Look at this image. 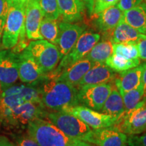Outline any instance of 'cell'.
I'll use <instances>...</instances> for the list:
<instances>
[{
  "label": "cell",
  "mask_w": 146,
  "mask_h": 146,
  "mask_svg": "<svg viewBox=\"0 0 146 146\" xmlns=\"http://www.w3.org/2000/svg\"><path fill=\"white\" fill-rule=\"evenodd\" d=\"M37 86L42 105L50 112H66L80 104L78 89L70 84L47 75Z\"/></svg>",
  "instance_id": "6da1fadb"
},
{
  "label": "cell",
  "mask_w": 146,
  "mask_h": 146,
  "mask_svg": "<svg viewBox=\"0 0 146 146\" xmlns=\"http://www.w3.org/2000/svg\"><path fill=\"white\" fill-rule=\"evenodd\" d=\"M8 12L1 39L5 50L14 48L18 43L20 35L25 31V10L27 0H7Z\"/></svg>",
  "instance_id": "7a4b0ae2"
},
{
  "label": "cell",
  "mask_w": 146,
  "mask_h": 146,
  "mask_svg": "<svg viewBox=\"0 0 146 146\" xmlns=\"http://www.w3.org/2000/svg\"><path fill=\"white\" fill-rule=\"evenodd\" d=\"M26 102L40 103L41 97L36 85H14L0 94V121L14 108Z\"/></svg>",
  "instance_id": "3957f363"
},
{
  "label": "cell",
  "mask_w": 146,
  "mask_h": 146,
  "mask_svg": "<svg viewBox=\"0 0 146 146\" xmlns=\"http://www.w3.org/2000/svg\"><path fill=\"white\" fill-rule=\"evenodd\" d=\"M27 134L39 146H72V139L54 124L44 118H36L29 123Z\"/></svg>",
  "instance_id": "277c9868"
},
{
  "label": "cell",
  "mask_w": 146,
  "mask_h": 146,
  "mask_svg": "<svg viewBox=\"0 0 146 146\" xmlns=\"http://www.w3.org/2000/svg\"><path fill=\"white\" fill-rule=\"evenodd\" d=\"M47 112L42 104L26 102L14 108L1 120V125L2 124L10 130L23 129L36 118H45Z\"/></svg>",
  "instance_id": "5b68a950"
},
{
  "label": "cell",
  "mask_w": 146,
  "mask_h": 146,
  "mask_svg": "<svg viewBox=\"0 0 146 146\" xmlns=\"http://www.w3.org/2000/svg\"><path fill=\"white\" fill-rule=\"evenodd\" d=\"M26 48L45 74L52 72L62 59L58 47L47 40H33Z\"/></svg>",
  "instance_id": "8992f818"
},
{
  "label": "cell",
  "mask_w": 146,
  "mask_h": 146,
  "mask_svg": "<svg viewBox=\"0 0 146 146\" xmlns=\"http://www.w3.org/2000/svg\"><path fill=\"white\" fill-rule=\"evenodd\" d=\"M100 39V34L88 31H84L68 54L62 58L57 68L48 73L47 76L57 78L64 69L85 57Z\"/></svg>",
  "instance_id": "52a82bcc"
},
{
  "label": "cell",
  "mask_w": 146,
  "mask_h": 146,
  "mask_svg": "<svg viewBox=\"0 0 146 146\" xmlns=\"http://www.w3.org/2000/svg\"><path fill=\"white\" fill-rule=\"evenodd\" d=\"M45 118L70 139L83 140L92 130L79 118L66 112H47Z\"/></svg>",
  "instance_id": "ba28073f"
},
{
  "label": "cell",
  "mask_w": 146,
  "mask_h": 146,
  "mask_svg": "<svg viewBox=\"0 0 146 146\" xmlns=\"http://www.w3.org/2000/svg\"><path fill=\"white\" fill-rule=\"evenodd\" d=\"M111 127L129 135L145 131L146 99H143L133 109L125 111Z\"/></svg>",
  "instance_id": "9c48e42d"
},
{
  "label": "cell",
  "mask_w": 146,
  "mask_h": 146,
  "mask_svg": "<svg viewBox=\"0 0 146 146\" xmlns=\"http://www.w3.org/2000/svg\"><path fill=\"white\" fill-rule=\"evenodd\" d=\"M112 82L97 85H84L78 88L80 104L96 111H100L112 91Z\"/></svg>",
  "instance_id": "30bf717a"
},
{
  "label": "cell",
  "mask_w": 146,
  "mask_h": 146,
  "mask_svg": "<svg viewBox=\"0 0 146 146\" xmlns=\"http://www.w3.org/2000/svg\"><path fill=\"white\" fill-rule=\"evenodd\" d=\"M18 76L21 82L38 85L47 77L27 48L18 54Z\"/></svg>",
  "instance_id": "8fae6325"
},
{
  "label": "cell",
  "mask_w": 146,
  "mask_h": 146,
  "mask_svg": "<svg viewBox=\"0 0 146 146\" xmlns=\"http://www.w3.org/2000/svg\"><path fill=\"white\" fill-rule=\"evenodd\" d=\"M18 54L9 50L0 51L1 92L15 85L19 78Z\"/></svg>",
  "instance_id": "7c38bea8"
},
{
  "label": "cell",
  "mask_w": 146,
  "mask_h": 146,
  "mask_svg": "<svg viewBox=\"0 0 146 146\" xmlns=\"http://www.w3.org/2000/svg\"><path fill=\"white\" fill-rule=\"evenodd\" d=\"M66 112L75 116L94 129L111 127L118 119V118L100 113L83 106H76L70 108Z\"/></svg>",
  "instance_id": "4fadbf2b"
},
{
  "label": "cell",
  "mask_w": 146,
  "mask_h": 146,
  "mask_svg": "<svg viewBox=\"0 0 146 146\" xmlns=\"http://www.w3.org/2000/svg\"><path fill=\"white\" fill-rule=\"evenodd\" d=\"M128 137L112 127L94 129L83 141L97 146H128Z\"/></svg>",
  "instance_id": "5bb4252c"
},
{
  "label": "cell",
  "mask_w": 146,
  "mask_h": 146,
  "mask_svg": "<svg viewBox=\"0 0 146 146\" xmlns=\"http://www.w3.org/2000/svg\"><path fill=\"white\" fill-rule=\"evenodd\" d=\"M85 27L62 21L59 23V34L56 46L62 58L71 50L79 36L85 31Z\"/></svg>",
  "instance_id": "9a60e30c"
},
{
  "label": "cell",
  "mask_w": 146,
  "mask_h": 146,
  "mask_svg": "<svg viewBox=\"0 0 146 146\" xmlns=\"http://www.w3.org/2000/svg\"><path fill=\"white\" fill-rule=\"evenodd\" d=\"M44 16L38 0H27L25 10V28L29 40L43 39L39 29Z\"/></svg>",
  "instance_id": "2e32d148"
},
{
  "label": "cell",
  "mask_w": 146,
  "mask_h": 146,
  "mask_svg": "<svg viewBox=\"0 0 146 146\" xmlns=\"http://www.w3.org/2000/svg\"><path fill=\"white\" fill-rule=\"evenodd\" d=\"M96 64L87 58H83L64 69L59 76L55 78L77 87L84 75Z\"/></svg>",
  "instance_id": "e0dca14e"
},
{
  "label": "cell",
  "mask_w": 146,
  "mask_h": 146,
  "mask_svg": "<svg viewBox=\"0 0 146 146\" xmlns=\"http://www.w3.org/2000/svg\"><path fill=\"white\" fill-rule=\"evenodd\" d=\"M145 62L135 68L120 72L114 79V85L120 94L136 89L141 84L142 74Z\"/></svg>",
  "instance_id": "ac0fdd59"
},
{
  "label": "cell",
  "mask_w": 146,
  "mask_h": 146,
  "mask_svg": "<svg viewBox=\"0 0 146 146\" xmlns=\"http://www.w3.org/2000/svg\"><path fill=\"white\" fill-rule=\"evenodd\" d=\"M116 74L114 71L104 64L96 63L87 71L78 83L77 88L84 85L111 83L114 81Z\"/></svg>",
  "instance_id": "d6986e66"
},
{
  "label": "cell",
  "mask_w": 146,
  "mask_h": 146,
  "mask_svg": "<svg viewBox=\"0 0 146 146\" xmlns=\"http://www.w3.org/2000/svg\"><path fill=\"white\" fill-rule=\"evenodd\" d=\"M62 21L76 23L83 17L85 5L82 0H57Z\"/></svg>",
  "instance_id": "ffe728a7"
},
{
  "label": "cell",
  "mask_w": 146,
  "mask_h": 146,
  "mask_svg": "<svg viewBox=\"0 0 146 146\" xmlns=\"http://www.w3.org/2000/svg\"><path fill=\"white\" fill-rule=\"evenodd\" d=\"M97 15L96 27L102 32H108L113 30L121 21L123 12L116 5H113L100 12Z\"/></svg>",
  "instance_id": "44dd1931"
},
{
  "label": "cell",
  "mask_w": 146,
  "mask_h": 146,
  "mask_svg": "<svg viewBox=\"0 0 146 146\" xmlns=\"http://www.w3.org/2000/svg\"><path fill=\"white\" fill-rule=\"evenodd\" d=\"M122 19L140 33L146 35V2L123 12Z\"/></svg>",
  "instance_id": "7402d4cb"
},
{
  "label": "cell",
  "mask_w": 146,
  "mask_h": 146,
  "mask_svg": "<svg viewBox=\"0 0 146 146\" xmlns=\"http://www.w3.org/2000/svg\"><path fill=\"white\" fill-rule=\"evenodd\" d=\"M145 35L140 33L135 29L126 23L123 19L113 29L111 41L113 43H129L137 41L144 37Z\"/></svg>",
  "instance_id": "603a6c76"
},
{
  "label": "cell",
  "mask_w": 146,
  "mask_h": 146,
  "mask_svg": "<svg viewBox=\"0 0 146 146\" xmlns=\"http://www.w3.org/2000/svg\"><path fill=\"white\" fill-rule=\"evenodd\" d=\"M125 111L123 97L118 91L117 88L115 87V85H113L112 91L106 100L100 112L112 117L118 118Z\"/></svg>",
  "instance_id": "cb8c5ba5"
},
{
  "label": "cell",
  "mask_w": 146,
  "mask_h": 146,
  "mask_svg": "<svg viewBox=\"0 0 146 146\" xmlns=\"http://www.w3.org/2000/svg\"><path fill=\"white\" fill-rule=\"evenodd\" d=\"M113 53V43L110 39L98 42L84 58L95 63L104 64Z\"/></svg>",
  "instance_id": "d4e9b609"
},
{
  "label": "cell",
  "mask_w": 146,
  "mask_h": 146,
  "mask_svg": "<svg viewBox=\"0 0 146 146\" xmlns=\"http://www.w3.org/2000/svg\"><path fill=\"white\" fill-rule=\"evenodd\" d=\"M106 65L116 72H123L137 66L140 64V59L129 60L118 55L112 54L106 61Z\"/></svg>",
  "instance_id": "484cf974"
},
{
  "label": "cell",
  "mask_w": 146,
  "mask_h": 146,
  "mask_svg": "<svg viewBox=\"0 0 146 146\" xmlns=\"http://www.w3.org/2000/svg\"><path fill=\"white\" fill-rule=\"evenodd\" d=\"M43 39L54 45H57L59 34V23L58 20L43 18L39 29Z\"/></svg>",
  "instance_id": "4316f807"
},
{
  "label": "cell",
  "mask_w": 146,
  "mask_h": 146,
  "mask_svg": "<svg viewBox=\"0 0 146 146\" xmlns=\"http://www.w3.org/2000/svg\"><path fill=\"white\" fill-rule=\"evenodd\" d=\"M112 54L129 60H136L139 58L137 43L135 42L113 43Z\"/></svg>",
  "instance_id": "83f0119b"
},
{
  "label": "cell",
  "mask_w": 146,
  "mask_h": 146,
  "mask_svg": "<svg viewBox=\"0 0 146 146\" xmlns=\"http://www.w3.org/2000/svg\"><path fill=\"white\" fill-rule=\"evenodd\" d=\"M120 95L123 97L125 111L131 110L143 100V89L142 84L137 88L127 91Z\"/></svg>",
  "instance_id": "f1b7e54d"
},
{
  "label": "cell",
  "mask_w": 146,
  "mask_h": 146,
  "mask_svg": "<svg viewBox=\"0 0 146 146\" xmlns=\"http://www.w3.org/2000/svg\"><path fill=\"white\" fill-rule=\"evenodd\" d=\"M44 18L58 20L60 18L57 0H38Z\"/></svg>",
  "instance_id": "f546056e"
},
{
  "label": "cell",
  "mask_w": 146,
  "mask_h": 146,
  "mask_svg": "<svg viewBox=\"0 0 146 146\" xmlns=\"http://www.w3.org/2000/svg\"><path fill=\"white\" fill-rule=\"evenodd\" d=\"M118 0H94V15L99 14L106 9L116 5Z\"/></svg>",
  "instance_id": "4dcf8cb0"
},
{
  "label": "cell",
  "mask_w": 146,
  "mask_h": 146,
  "mask_svg": "<svg viewBox=\"0 0 146 146\" xmlns=\"http://www.w3.org/2000/svg\"><path fill=\"white\" fill-rule=\"evenodd\" d=\"M128 146H146V133L142 135H133L127 139Z\"/></svg>",
  "instance_id": "1f68e13d"
},
{
  "label": "cell",
  "mask_w": 146,
  "mask_h": 146,
  "mask_svg": "<svg viewBox=\"0 0 146 146\" xmlns=\"http://www.w3.org/2000/svg\"><path fill=\"white\" fill-rule=\"evenodd\" d=\"M143 0H118L116 6L123 12L134 8L143 2Z\"/></svg>",
  "instance_id": "d6a6232c"
},
{
  "label": "cell",
  "mask_w": 146,
  "mask_h": 146,
  "mask_svg": "<svg viewBox=\"0 0 146 146\" xmlns=\"http://www.w3.org/2000/svg\"><path fill=\"white\" fill-rule=\"evenodd\" d=\"M139 57L140 59L146 61V35L140 39L137 43Z\"/></svg>",
  "instance_id": "836d02e7"
},
{
  "label": "cell",
  "mask_w": 146,
  "mask_h": 146,
  "mask_svg": "<svg viewBox=\"0 0 146 146\" xmlns=\"http://www.w3.org/2000/svg\"><path fill=\"white\" fill-rule=\"evenodd\" d=\"M17 146H39V145L27 134V135L22 136L18 139Z\"/></svg>",
  "instance_id": "e575fe53"
},
{
  "label": "cell",
  "mask_w": 146,
  "mask_h": 146,
  "mask_svg": "<svg viewBox=\"0 0 146 146\" xmlns=\"http://www.w3.org/2000/svg\"><path fill=\"white\" fill-rule=\"evenodd\" d=\"M8 9L9 6L7 0H0V18L6 19Z\"/></svg>",
  "instance_id": "d590c367"
},
{
  "label": "cell",
  "mask_w": 146,
  "mask_h": 146,
  "mask_svg": "<svg viewBox=\"0 0 146 146\" xmlns=\"http://www.w3.org/2000/svg\"><path fill=\"white\" fill-rule=\"evenodd\" d=\"M83 1L85 8L88 12V14L90 16L94 15V0H82Z\"/></svg>",
  "instance_id": "8d00e7d4"
},
{
  "label": "cell",
  "mask_w": 146,
  "mask_h": 146,
  "mask_svg": "<svg viewBox=\"0 0 146 146\" xmlns=\"http://www.w3.org/2000/svg\"><path fill=\"white\" fill-rule=\"evenodd\" d=\"M0 146H16V145L8 137L0 135Z\"/></svg>",
  "instance_id": "74e56055"
},
{
  "label": "cell",
  "mask_w": 146,
  "mask_h": 146,
  "mask_svg": "<svg viewBox=\"0 0 146 146\" xmlns=\"http://www.w3.org/2000/svg\"><path fill=\"white\" fill-rule=\"evenodd\" d=\"M72 146H96V145H92L91 143L83 141V140L78 139H73Z\"/></svg>",
  "instance_id": "f35d334b"
},
{
  "label": "cell",
  "mask_w": 146,
  "mask_h": 146,
  "mask_svg": "<svg viewBox=\"0 0 146 146\" xmlns=\"http://www.w3.org/2000/svg\"><path fill=\"white\" fill-rule=\"evenodd\" d=\"M142 86H143V99H146V62L145 64V66L142 74V81H141Z\"/></svg>",
  "instance_id": "ab89813d"
},
{
  "label": "cell",
  "mask_w": 146,
  "mask_h": 146,
  "mask_svg": "<svg viewBox=\"0 0 146 146\" xmlns=\"http://www.w3.org/2000/svg\"><path fill=\"white\" fill-rule=\"evenodd\" d=\"M5 23V19L0 18V45H1V39H2V35L3 33V29H4Z\"/></svg>",
  "instance_id": "60d3db41"
},
{
  "label": "cell",
  "mask_w": 146,
  "mask_h": 146,
  "mask_svg": "<svg viewBox=\"0 0 146 146\" xmlns=\"http://www.w3.org/2000/svg\"><path fill=\"white\" fill-rule=\"evenodd\" d=\"M0 94H1V89H0Z\"/></svg>",
  "instance_id": "b9f144b4"
},
{
  "label": "cell",
  "mask_w": 146,
  "mask_h": 146,
  "mask_svg": "<svg viewBox=\"0 0 146 146\" xmlns=\"http://www.w3.org/2000/svg\"><path fill=\"white\" fill-rule=\"evenodd\" d=\"M0 125H1V121H0Z\"/></svg>",
  "instance_id": "7bdbcfd3"
}]
</instances>
